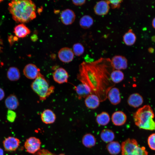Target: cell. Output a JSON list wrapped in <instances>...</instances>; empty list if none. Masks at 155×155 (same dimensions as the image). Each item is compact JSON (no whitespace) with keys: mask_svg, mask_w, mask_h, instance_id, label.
<instances>
[{"mask_svg":"<svg viewBox=\"0 0 155 155\" xmlns=\"http://www.w3.org/2000/svg\"><path fill=\"white\" fill-rule=\"evenodd\" d=\"M114 70L111 59L101 58L92 62H82L79 66L77 78L89 88L92 94L103 102L107 99L109 90L115 85L110 78Z\"/></svg>","mask_w":155,"mask_h":155,"instance_id":"cell-1","label":"cell"},{"mask_svg":"<svg viewBox=\"0 0 155 155\" xmlns=\"http://www.w3.org/2000/svg\"><path fill=\"white\" fill-rule=\"evenodd\" d=\"M8 9L17 23L28 22L36 17V6L31 0H12L9 4Z\"/></svg>","mask_w":155,"mask_h":155,"instance_id":"cell-2","label":"cell"},{"mask_svg":"<svg viewBox=\"0 0 155 155\" xmlns=\"http://www.w3.org/2000/svg\"><path fill=\"white\" fill-rule=\"evenodd\" d=\"M135 125L139 128L146 130H155L154 112L151 106L145 105L139 108L133 115Z\"/></svg>","mask_w":155,"mask_h":155,"instance_id":"cell-3","label":"cell"},{"mask_svg":"<svg viewBox=\"0 0 155 155\" xmlns=\"http://www.w3.org/2000/svg\"><path fill=\"white\" fill-rule=\"evenodd\" d=\"M31 87L41 101L46 100L54 92L55 89L53 86H49L44 76L40 72L32 83Z\"/></svg>","mask_w":155,"mask_h":155,"instance_id":"cell-4","label":"cell"},{"mask_svg":"<svg viewBox=\"0 0 155 155\" xmlns=\"http://www.w3.org/2000/svg\"><path fill=\"white\" fill-rule=\"evenodd\" d=\"M121 150V155H148L145 148L140 146L133 139L128 138L123 142Z\"/></svg>","mask_w":155,"mask_h":155,"instance_id":"cell-5","label":"cell"},{"mask_svg":"<svg viewBox=\"0 0 155 155\" xmlns=\"http://www.w3.org/2000/svg\"><path fill=\"white\" fill-rule=\"evenodd\" d=\"M41 145L40 140L35 137H30L27 139L24 144L26 151L30 154H34L39 150Z\"/></svg>","mask_w":155,"mask_h":155,"instance_id":"cell-6","label":"cell"},{"mask_svg":"<svg viewBox=\"0 0 155 155\" xmlns=\"http://www.w3.org/2000/svg\"><path fill=\"white\" fill-rule=\"evenodd\" d=\"M20 143L18 138L13 136L5 138L3 142L4 149L7 152L15 151L19 147Z\"/></svg>","mask_w":155,"mask_h":155,"instance_id":"cell-7","label":"cell"},{"mask_svg":"<svg viewBox=\"0 0 155 155\" xmlns=\"http://www.w3.org/2000/svg\"><path fill=\"white\" fill-rule=\"evenodd\" d=\"M111 61L113 66L115 70H124L127 67V59L123 56L115 55L112 58Z\"/></svg>","mask_w":155,"mask_h":155,"instance_id":"cell-8","label":"cell"},{"mask_svg":"<svg viewBox=\"0 0 155 155\" xmlns=\"http://www.w3.org/2000/svg\"><path fill=\"white\" fill-rule=\"evenodd\" d=\"M53 76L54 80L59 84L67 83L69 78L67 71L61 67L56 69L53 72Z\"/></svg>","mask_w":155,"mask_h":155,"instance_id":"cell-9","label":"cell"},{"mask_svg":"<svg viewBox=\"0 0 155 155\" xmlns=\"http://www.w3.org/2000/svg\"><path fill=\"white\" fill-rule=\"evenodd\" d=\"M74 54L72 49L67 47L61 49L58 52V57L60 60L65 63H68L73 59Z\"/></svg>","mask_w":155,"mask_h":155,"instance_id":"cell-10","label":"cell"},{"mask_svg":"<svg viewBox=\"0 0 155 155\" xmlns=\"http://www.w3.org/2000/svg\"><path fill=\"white\" fill-rule=\"evenodd\" d=\"M23 72L25 76L30 79H35L40 72V69L32 63L26 65L24 69Z\"/></svg>","mask_w":155,"mask_h":155,"instance_id":"cell-11","label":"cell"},{"mask_svg":"<svg viewBox=\"0 0 155 155\" xmlns=\"http://www.w3.org/2000/svg\"><path fill=\"white\" fill-rule=\"evenodd\" d=\"M108 1H100L96 3L94 7V13L98 16H104L107 14L110 9Z\"/></svg>","mask_w":155,"mask_h":155,"instance_id":"cell-12","label":"cell"},{"mask_svg":"<svg viewBox=\"0 0 155 155\" xmlns=\"http://www.w3.org/2000/svg\"><path fill=\"white\" fill-rule=\"evenodd\" d=\"M60 18L63 24L68 25L74 22L75 18V15L72 10L67 9L64 10L61 12Z\"/></svg>","mask_w":155,"mask_h":155,"instance_id":"cell-13","label":"cell"},{"mask_svg":"<svg viewBox=\"0 0 155 155\" xmlns=\"http://www.w3.org/2000/svg\"><path fill=\"white\" fill-rule=\"evenodd\" d=\"M108 98L111 103L114 105L119 104L121 101L120 92L119 89L115 87L112 88L107 94Z\"/></svg>","mask_w":155,"mask_h":155,"instance_id":"cell-14","label":"cell"},{"mask_svg":"<svg viewBox=\"0 0 155 155\" xmlns=\"http://www.w3.org/2000/svg\"><path fill=\"white\" fill-rule=\"evenodd\" d=\"M127 116L121 111H116L112 114L111 120L113 124L116 126H120L125 124L127 120Z\"/></svg>","mask_w":155,"mask_h":155,"instance_id":"cell-15","label":"cell"},{"mask_svg":"<svg viewBox=\"0 0 155 155\" xmlns=\"http://www.w3.org/2000/svg\"><path fill=\"white\" fill-rule=\"evenodd\" d=\"M100 102L99 97L93 94L88 95L85 98L84 101L85 105L87 107L92 109L98 108L99 106Z\"/></svg>","mask_w":155,"mask_h":155,"instance_id":"cell-16","label":"cell"},{"mask_svg":"<svg viewBox=\"0 0 155 155\" xmlns=\"http://www.w3.org/2000/svg\"><path fill=\"white\" fill-rule=\"evenodd\" d=\"M142 96L138 93H134L130 95L128 97L127 102L128 105L135 108L142 105L143 102Z\"/></svg>","mask_w":155,"mask_h":155,"instance_id":"cell-17","label":"cell"},{"mask_svg":"<svg viewBox=\"0 0 155 155\" xmlns=\"http://www.w3.org/2000/svg\"><path fill=\"white\" fill-rule=\"evenodd\" d=\"M75 90L79 99L86 98L88 95L92 94L89 88L85 84L82 83L75 86Z\"/></svg>","mask_w":155,"mask_h":155,"instance_id":"cell-18","label":"cell"},{"mask_svg":"<svg viewBox=\"0 0 155 155\" xmlns=\"http://www.w3.org/2000/svg\"><path fill=\"white\" fill-rule=\"evenodd\" d=\"M41 118L43 123L46 124H50L55 121L56 117L55 114L51 110L46 109L42 113Z\"/></svg>","mask_w":155,"mask_h":155,"instance_id":"cell-19","label":"cell"},{"mask_svg":"<svg viewBox=\"0 0 155 155\" xmlns=\"http://www.w3.org/2000/svg\"><path fill=\"white\" fill-rule=\"evenodd\" d=\"M5 103L6 107L10 110L16 109L19 105L18 98L14 94L9 96L5 99Z\"/></svg>","mask_w":155,"mask_h":155,"instance_id":"cell-20","label":"cell"},{"mask_svg":"<svg viewBox=\"0 0 155 155\" xmlns=\"http://www.w3.org/2000/svg\"><path fill=\"white\" fill-rule=\"evenodd\" d=\"M14 32L16 37L24 38L30 33V29L24 24H21L16 26Z\"/></svg>","mask_w":155,"mask_h":155,"instance_id":"cell-21","label":"cell"},{"mask_svg":"<svg viewBox=\"0 0 155 155\" xmlns=\"http://www.w3.org/2000/svg\"><path fill=\"white\" fill-rule=\"evenodd\" d=\"M136 37L131 29H129L123 36V41L126 45L131 46L135 42Z\"/></svg>","mask_w":155,"mask_h":155,"instance_id":"cell-22","label":"cell"},{"mask_svg":"<svg viewBox=\"0 0 155 155\" xmlns=\"http://www.w3.org/2000/svg\"><path fill=\"white\" fill-rule=\"evenodd\" d=\"M20 75L19 69L14 67H11L7 72V77L11 81H15L20 78Z\"/></svg>","mask_w":155,"mask_h":155,"instance_id":"cell-23","label":"cell"},{"mask_svg":"<svg viewBox=\"0 0 155 155\" xmlns=\"http://www.w3.org/2000/svg\"><path fill=\"white\" fill-rule=\"evenodd\" d=\"M106 148L110 154L115 155L119 154L120 152L121 146L118 142L112 141L108 144Z\"/></svg>","mask_w":155,"mask_h":155,"instance_id":"cell-24","label":"cell"},{"mask_svg":"<svg viewBox=\"0 0 155 155\" xmlns=\"http://www.w3.org/2000/svg\"><path fill=\"white\" fill-rule=\"evenodd\" d=\"M94 20L90 16L85 15L82 16L80 19L79 24L83 28L87 29L90 28L94 23Z\"/></svg>","mask_w":155,"mask_h":155,"instance_id":"cell-25","label":"cell"},{"mask_svg":"<svg viewBox=\"0 0 155 155\" xmlns=\"http://www.w3.org/2000/svg\"><path fill=\"white\" fill-rule=\"evenodd\" d=\"M101 139L104 142L109 143L113 141L115 138V134L111 130L105 129L101 132L100 135Z\"/></svg>","mask_w":155,"mask_h":155,"instance_id":"cell-26","label":"cell"},{"mask_svg":"<svg viewBox=\"0 0 155 155\" xmlns=\"http://www.w3.org/2000/svg\"><path fill=\"white\" fill-rule=\"evenodd\" d=\"M82 142L86 147L90 148L95 145L96 139L90 133H87L83 137Z\"/></svg>","mask_w":155,"mask_h":155,"instance_id":"cell-27","label":"cell"},{"mask_svg":"<svg viewBox=\"0 0 155 155\" xmlns=\"http://www.w3.org/2000/svg\"><path fill=\"white\" fill-rule=\"evenodd\" d=\"M124 78V73L121 70H114L111 73L110 78L114 83H118L122 81Z\"/></svg>","mask_w":155,"mask_h":155,"instance_id":"cell-28","label":"cell"},{"mask_svg":"<svg viewBox=\"0 0 155 155\" xmlns=\"http://www.w3.org/2000/svg\"><path fill=\"white\" fill-rule=\"evenodd\" d=\"M109 114L106 112H102L97 115L96 121L99 125L104 126L108 123L110 121Z\"/></svg>","mask_w":155,"mask_h":155,"instance_id":"cell-29","label":"cell"},{"mask_svg":"<svg viewBox=\"0 0 155 155\" xmlns=\"http://www.w3.org/2000/svg\"><path fill=\"white\" fill-rule=\"evenodd\" d=\"M72 51L74 55L79 56L82 55L84 53V48L82 44L77 43L73 45Z\"/></svg>","mask_w":155,"mask_h":155,"instance_id":"cell-30","label":"cell"},{"mask_svg":"<svg viewBox=\"0 0 155 155\" xmlns=\"http://www.w3.org/2000/svg\"><path fill=\"white\" fill-rule=\"evenodd\" d=\"M148 143L151 149L155 150V133H152L149 136Z\"/></svg>","mask_w":155,"mask_h":155,"instance_id":"cell-31","label":"cell"},{"mask_svg":"<svg viewBox=\"0 0 155 155\" xmlns=\"http://www.w3.org/2000/svg\"><path fill=\"white\" fill-rule=\"evenodd\" d=\"M16 113L12 110H8L7 115V119L10 122H13L16 117Z\"/></svg>","mask_w":155,"mask_h":155,"instance_id":"cell-32","label":"cell"},{"mask_svg":"<svg viewBox=\"0 0 155 155\" xmlns=\"http://www.w3.org/2000/svg\"><path fill=\"white\" fill-rule=\"evenodd\" d=\"M109 5L113 9L118 8L120 7L122 0H108Z\"/></svg>","mask_w":155,"mask_h":155,"instance_id":"cell-33","label":"cell"},{"mask_svg":"<svg viewBox=\"0 0 155 155\" xmlns=\"http://www.w3.org/2000/svg\"><path fill=\"white\" fill-rule=\"evenodd\" d=\"M34 155H54L47 150L43 149L39 150Z\"/></svg>","mask_w":155,"mask_h":155,"instance_id":"cell-34","label":"cell"},{"mask_svg":"<svg viewBox=\"0 0 155 155\" xmlns=\"http://www.w3.org/2000/svg\"><path fill=\"white\" fill-rule=\"evenodd\" d=\"M72 1L75 5L81 6L84 4L85 3L86 1L84 0H72Z\"/></svg>","mask_w":155,"mask_h":155,"instance_id":"cell-35","label":"cell"},{"mask_svg":"<svg viewBox=\"0 0 155 155\" xmlns=\"http://www.w3.org/2000/svg\"><path fill=\"white\" fill-rule=\"evenodd\" d=\"M8 40L10 44L11 45L13 44L14 42L18 40V38L16 36H13L12 35H11L9 37Z\"/></svg>","mask_w":155,"mask_h":155,"instance_id":"cell-36","label":"cell"},{"mask_svg":"<svg viewBox=\"0 0 155 155\" xmlns=\"http://www.w3.org/2000/svg\"><path fill=\"white\" fill-rule=\"evenodd\" d=\"M5 92L4 90L0 88V100H2L5 96Z\"/></svg>","mask_w":155,"mask_h":155,"instance_id":"cell-37","label":"cell"},{"mask_svg":"<svg viewBox=\"0 0 155 155\" xmlns=\"http://www.w3.org/2000/svg\"><path fill=\"white\" fill-rule=\"evenodd\" d=\"M148 51L150 53H153L154 51V49L152 47H150L148 49Z\"/></svg>","mask_w":155,"mask_h":155,"instance_id":"cell-38","label":"cell"},{"mask_svg":"<svg viewBox=\"0 0 155 155\" xmlns=\"http://www.w3.org/2000/svg\"><path fill=\"white\" fill-rule=\"evenodd\" d=\"M152 25L153 27L155 29V17L153 18L152 20Z\"/></svg>","mask_w":155,"mask_h":155,"instance_id":"cell-39","label":"cell"},{"mask_svg":"<svg viewBox=\"0 0 155 155\" xmlns=\"http://www.w3.org/2000/svg\"><path fill=\"white\" fill-rule=\"evenodd\" d=\"M0 155H4V152L3 150L0 148Z\"/></svg>","mask_w":155,"mask_h":155,"instance_id":"cell-40","label":"cell"},{"mask_svg":"<svg viewBox=\"0 0 155 155\" xmlns=\"http://www.w3.org/2000/svg\"><path fill=\"white\" fill-rule=\"evenodd\" d=\"M152 40L154 42H155V36H154L152 37L151 38Z\"/></svg>","mask_w":155,"mask_h":155,"instance_id":"cell-41","label":"cell"},{"mask_svg":"<svg viewBox=\"0 0 155 155\" xmlns=\"http://www.w3.org/2000/svg\"><path fill=\"white\" fill-rule=\"evenodd\" d=\"M2 44V40L0 39V50L1 51V49H2V47L1 46V45Z\"/></svg>","mask_w":155,"mask_h":155,"instance_id":"cell-42","label":"cell"},{"mask_svg":"<svg viewBox=\"0 0 155 155\" xmlns=\"http://www.w3.org/2000/svg\"><path fill=\"white\" fill-rule=\"evenodd\" d=\"M59 155H65L64 154H59Z\"/></svg>","mask_w":155,"mask_h":155,"instance_id":"cell-43","label":"cell"},{"mask_svg":"<svg viewBox=\"0 0 155 155\" xmlns=\"http://www.w3.org/2000/svg\"><path fill=\"white\" fill-rule=\"evenodd\" d=\"M3 0H0V3H1V2Z\"/></svg>","mask_w":155,"mask_h":155,"instance_id":"cell-44","label":"cell"}]
</instances>
